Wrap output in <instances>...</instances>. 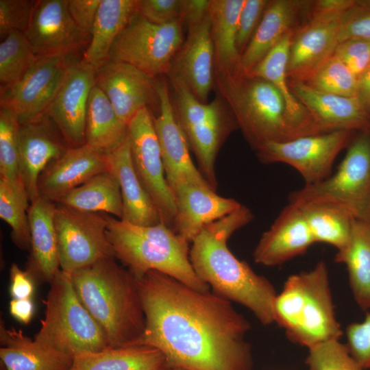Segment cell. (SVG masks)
<instances>
[{"instance_id":"20","label":"cell","mask_w":370,"mask_h":370,"mask_svg":"<svg viewBox=\"0 0 370 370\" xmlns=\"http://www.w3.org/2000/svg\"><path fill=\"white\" fill-rule=\"evenodd\" d=\"M47 114L20 123L18 128L19 176L29 195V202L39 197L38 178L53 160L69 147Z\"/></svg>"},{"instance_id":"16","label":"cell","mask_w":370,"mask_h":370,"mask_svg":"<svg viewBox=\"0 0 370 370\" xmlns=\"http://www.w3.org/2000/svg\"><path fill=\"white\" fill-rule=\"evenodd\" d=\"M157 90L159 114L153 116V123L170 188L173 193L179 187L188 184L214 190L191 159L190 147L176 119L166 80L158 79Z\"/></svg>"},{"instance_id":"29","label":"cell","mask_w":370,"mask_h":370,"mask_svg":"<svg viewBox=\"0 0 370 370\" xmlns=\"http://www.w3.org/2000/svg\"><path fill=\"white\" fill-rule=\"evenodd\" d=\"M0 358L5 370H69L73 356L31 338L23 331L0 325Z\"/></svg>"},{"instance_id":"19","label":"cell","mask_w":370,"mask_h":370,"mask_svg":"<svg viewBox=\"0 0 370 370\" xmlns=\"http://www.w3.org/2000/svg\"><path fill=\"white\" fill-rule=\"evenodd\" d=\"M24 34L38 58L69 56L88 40L73 19L68 0L36 1Z\"/></svg>"},{"instance_id":"32","label":"cell","mask_w":370,"mask_h":370,"mask_svg":"<svg viewBox=\"0 0 370 370\" xmlns=\"http://www.w3.org/2000/svg\"><path fill=\"white\" fill-rule=\"evenodd\" d=\"M245 0H210L209 17L214 47V73L234 72L241 59L236 38Z\"/></svg>"},{"instance_id":"35","label":"cell","mask_w":370,"mask_h":370,"mask_svg":"<svg viewBox=\"0 0 370 370\" xmlns=\"http://www.w3.org/2000/svg\"><path fill=\"white\" fill-rule=\"evenodd\" d=\"M334 260L346 265L358 306L370 310V223L354 219L349 242L337 251Z\"/></svg>"},{"instance_id":"3","label":"cell","mask_w":370,"mask_h":370,"mask_svg":"<svg viewBox=\"0 0 370 370\" xmlns=\"http://www.w3.org/2000/svg\"><path fill=\"white\" fill-rule=\"evenodd\" d=\"M76 293L112 347L139 345L145 317L138 281L114 257L71 273Z\"/></svg>"},{"instance_id":"27","label":"cell","mask_w":370,"mask_h":370,"mask_svg":"<svg viewBox=\"0 0 370 370\" xmlns=\"http://www.w3.org/2000/svg\"><path fill=\"white\" fill-rule=\"evenodd\" d=\"M106 157L108 171L115 176L120 186L123 202L121 219L143 226L162 222L156 206L141 184L134 168L128 136Z\"/></svg>"},{"instance_id":"13","label":"cell","mask_w":370,"mask_h":370,"mask_svg":"<svg viewBox=\"0 0 370 370\" xmlns=\"http://www.w3.org/2000/svg\"><path fill=\"white\" fill-rule=\"evenodd\" d=\"M356 132L336 130L299 137L286 142H271L256 151L264 164L284 163L302 176L305 184L321 182L332 174L337 155L347 147Z\"/></svg>"},{"instance_id":"26","label":"cell","mask_w":370,"mask_h":370,"mask_svg":"<svg viewBox=\"0 0 370 370\" xmlns=\"http://www.w3.org/2000/svg\"><path fill=\"white\" fill-rule=\"evenodd\" d=\"M310 4L296 0L269 1L234 72L248 75L286 34L294 30L299 16Z\"/></svg>"},{"instance_id":"50","label":"cell","mask_w":370,"mask_h":370,"mask_svg":"<svg viewBox=\"0 0 370 370\" xmlns=\"http://www.w3.org/2000/svg\"><path fill=\"white\" fill-rule=\"evenodd\" d=\"M349 39L370 41V15L342 23L338 34V43Z\"/></svg>"},{"instance_id":"1","label":"cell","mask_w":370,"mask_h":370,"mask_svg":"<svg viewBox=\"0 0 370 370\" xmlns=\"http://www.w3.org/2000/svg\"><path fill=\"white\" fill-rule=\"evenodd\" d=\"M137 281L145 317L139 345L186 370H251V326L230 301L157 271Z\"/></svg>"},{"instance_id":"36","label":"cell","mask_w":370,"mask_h":370,"mask_svg":"<svg viewBox=\"0 0 370 370\" xmlns=\"http://www.w3.org/2000/svg\"><path fill=\"white\" fill-rule=\"evenodd\" d=\"M57 204L82 211L109 213L120 219L123 216L120 186L115 176L108 171L73 189Z\"/></svg>"},{"instance_id":"40","label":"cell","mask_w":370,"mask_h":370,"mask_svg":"<svg viewBox=\"0 0 370 370\" xmlns=\"http://www.w3.org/2000/svg\"><path fill=\"white\" fill-rule=\"evenodd\" d=\"M304 83L317 91L343 97H356L358 79L334 55Z\"/></svg>"},{"instance_id":"33","label":"cell","mask_w":370,"mask_h":370,"mask_svg":"<svg viewBox=\"0 0 370 370\" xmlns=\"http://www.w3.org/2000/svg\"><path fill=\"white\" fill-rule=\"evenodd\" d=\"M165 362L164 356L157 349L134 345L76 352L69 370H157Z\"/></svg>"},{"instance_id":"44","label":"cell","mask_w":370,"mask_h":370,"mask_svg":"<svg viewBox=\"0 0 370 370\" xmlns=\"http://www.w3.org/2000/svg\"><path fill=\"white\" fill-rule=\"evenodd\" d=\"M358 79L370 64V41L349 39L336 46L334 54Z\"/></svg>"},{"instance_id":"49","label":"cell","mask_w":370,"mask_h":370,"mask_svg":"<svg viewBox=\"0 0 370 370\" xmlns=\"http://www.w3.org/2000/svg\"><path fill=\"white\" fill-rule=\"evenodd\" d=\"M10 293L12 299H29L34 291V277L13 263L10 271Z\"/></svg>"},{"instance_id":"17","label":"cell","mask_w":370,"mask_h":370,"mask_svg":"<svg viewBox=\"0 0 370 370\" xmlns=\"http://www.w3.org/2000/svg\"><path fill=\"white\" fill-rule=\"evenodd\" d=\"M95 71L82 60L70 62L65 79L50 104L47 114L69 147L86 144L85 129L89 96Z\"/></svg>"},{"instance_id":"30","label":"cell","mask_w":370,"mask_h":370,"mask_svg":"<svg viewBox=\"0 0 370 370\" xmlns=\"http://www.w3.org/2000/svg\"><path fill=\"white\" fill-rule=\"evenodd\" d=\"M139 0H101L82 61L95 71L108 60L111 47L138 12Z\"/></svg>"},{"instance_id":"11","label":"cell","mask_w":370,"mask_h":370,"mask_svg":"<svg viewBox=\"0 0 370 370\" xmlns=\"http://www.w3.org/2000/svg\"><path fill=\"white\" fill-rule=\"evenodd\" d=\"M54 221L62 271L71 274L100 260L114 257L106 234L107 215L56 203Z\"/></svg>"},{"instance_id":"6","label":"cell","mask_w":370,"mask_h":370,"mask_svg":"<svg viewBox=\"0 0 370 370\" xmlns=\"http://www.w3.org/2000/svg\"><path fill=\"white\" fill-rule=\"evenodd\" d=\"M274 318L288 339L310 348L339 340L326 264L319 261L310 271L291 275L274 301Z\"/></svg>"},{"instance_id":"7","label":"cell","mask_w":370,"mask_h":370,"mask_svg":"<svg viewBox=\"0 0 370 370\" xmlns=\"http://www.w3.org/2000/svg\"><path fill=\"white\" fill-rule=\"evenodd\" d=\"M169 79L176 119L195 156L199 171L217 191V157L228 136L239 129L237 121L219 95L212 101L202 103L182 81L173 77Z\"/></svg>"},{"instance_id":"9","label":"cell","mask_w":370,"mask_h":370,"mask_svg":"<svg viewBox=\"0 0 370 370\" xmlns=\"http://www.w3.org/2000/svg\"><path fill=\"white\" fill-rule=\"evenodd\" d=\"M326 203L370 223V129L356 132L336 171L289 195V204Z\"/></svg>"},{"instance_id":"12","label":"cell","mask_w":370,"mask_h":370,"mask_svg":"<svg viewBox=\"0 0 370 370\" xmlns=\"http://www.w3.org/2000/svg\"><path fill=\"white\" fill-rule=\"evenodd\" d=\"M127 136L136 175L156 206L162 221L173 230L176 200L166 179L153 115L149 108H142L133 116L128 124Z\"/></svg>"},{"instance_id":"8","label":"cell","mask_w":370,"mask_h":370,"mask_svg":"<svg viewBox=\"0 0 370 370\" xmlns=\"http://www.w3.org/2000/svg\"><path fill=\"white\" fill-rule=\"evenodd\" d=\"M34 338L61 352H96L110 346L101 328L79 299L71 274L61 269L49 283Z\"/></svg>"},{"instance_id":"53","label":"cell","mask_w":370,"mask_h":370,"mask_svg":"<svg viewBox=\"0 0 370 370\" xmlns=\"http://www.w3.org/2000/svg\"><path fill=\"white\" fill-rule=\"evenodd\" d=\"M356 97L370 114V64L358 79Z\"/></svg>"},{"instance_id":"14","label":"cell","mask_w":370,"mask_h":370,"mask_svg":"<svg viewBox=\"0 0 370 370\" xmlns=\"http://www.w3.org/2000/svg\"><path fill=\"white\" fill-rule=\"evenodd\" d=\"M70 62L66 55L38 58L18 82L1 89V108L13 111L20 123L47 114Z\"/></svg>"},{"instance_id":"37","label":"cell","mask_w":370,"mask_h":370,"mask_svg":"<svg viewBox=\"0 0 370 370\" xmlns=\"http://www.w3.org/2000/svg\"><path fill=\"white\" fill-rule=\"evenodd\" d=\"M297 206L303 214L314 243H325L338 251L347 245L354 219L345 210L326 203Z\"/></svg>"},{"instance_id":"34","label":"cell","mask_w":370,"mask_h":370,"mask_svg":"<svg viewBox=\"0 0 370 370\" xmlns=\"http://www.w3.org/2000/svg\"><path fill=\"white\" fill-rule=\"evenodd\" d=\"M124 123L105 94L95 85L88 102L85 142L97 151L106 155L119 147L127 136Z\"/></svg>"},{"instance_id":"24","label":"cell","mask_w":370,"mask_h":370,"mask_svg":"<svg viewBox=\"0 0 370 370\" xmlns=\"http://www.w3.org/2000/svg\"><path fill=\"white\" fill-rule=\"evenodd\" d=\"M314 243L300 208L289 204L262 234L253 258L256 263L277 266L304 254Z\"/></svg>"},{"instance_id":"18","label":"cell","mask_w":370,"mask_h":370,"mask_svg":"<svg viewBox=\"0 0 370 370\" xmlns=\"http://www.w3.org/2000/svg\"><path fill=\"white\" fill-rule=\"evenodd\" d=\"M158 78L136 66L108 60L96 71L95 85L105 94L121 120L128 125L142 108L157 101Z\"/></svg>"},{"instance_id":"51","label":"cell","mask_w":370,"mask_h":370,"mask_svg":"<svg viewBox=\"0 0 370 370\" xmlns=\"http://www.w3.org/2000/svg\"><path fill=\"white\" fill-rule=\"evenodd\" d=\"M210 0H182L181 19L188 27L201 23L209 12Z\"/></svg>"},{"instance_id":"22","label":"cell","mask_w":370,"mask_h":370,"mask_svg":"<svg viewBox=\"0 0 370 370\" xmlns=\"http://www.w3.org/2000/svg\"><path fill=\"white\" fill-rule=\"evenodd\" d=\"M108 171L106 155L87 144L69 147L41 173L38 182L39 197L57 203L73 189L91 177Z\"/></svg>"},{"instance_id":"45","label":"cell","mask_w":370,"mask_h":370,"mask_svg":"<svg viewBox=\"0 0 370 370\" xmlns=\"http://www.w3.org/2000/svg\"><path fill=\"white\" fill-rule=\"evenodd\" d=\"M269 2L267 0H245L240 13L236 38V49L241 56L259 25Z\"/></svg>"},{"instance_id":"54","label":"cell","mask_w":370,"mask_h":370,"mask_svg":"<svg viewBox=\"0 0 370 370\" xmlns=\"http://www.w3.org/2000/svg\"><path fill=\"white\" fill-rule=\"evenodd\" d=\"M157 370H186L181 367L168 364L166 362Z\"/></svg>"},{"instance_id":"46","label":"cell","mask_w":370,"mask_h":370,"mask_svg":"<svg viewBox=\"0 0 370 370\" xmlns=\"http://www.w3.org/2000/svg\"><path fill=\"white\" fill-rule=\"evenodd\" d=\"M346 346L356 361L364 369L370 368V312L363 321L352 323L346 328Z\"/></svg>"},{"instance_id":"4","label":"cell","mask_w":370,"mask_h":370,"mask_svg":"<svg viewBox=\"0 0 370 370\" xmlns=\"http://www.w3.org/2000/svg\"><path fill=\"white\" fill-rule=\"evenodd\" d=\"M107 220V237L114 257L137 280L149 271H157L195 290L210 291L193 268L189 243L163 222L143 226L109 215Z\"/></svg>"},{"instance_id":"52","label":"cell","mask_w":370,"mask_h":370,"mask_svg":"<svg viewBox=\"0 0 370 370\" xmlns=\"http://www.w3.org/2000/svg\"><path fill=\"white\" fill-rule=\"evenodd\" d=\"M10 314L21 323L27 324L32 319L34 312V306L31 298L12 299L9 304Z\"/></svg>"},{"instance_id":"41","label":"cell","mask_w":370,"mask_h":370,"mask_svg":"<svg viewBox=\"0 0 370 370\" xmlns=\"http://www.w3.org/2000/svg\"><path fill=\"white\" fill-rule=\"evenodd\" d=\"M17 115L11 110L0 109V178L18 180V128Z\"/></svg>"},{"instance_id":"47","label":"cell","mask_w":370,"mask_h":370,"mask_svg":"<svg viewBox=\"0 0 370 370\" xmlns=\"http://www.w3.org/2000/svg\"><path fill=\"white\" fill-rule=\"evenodd\" d=\"M182 0H139L138 12L149 22L164 25L181 19Z\"/></svg>"},{"instance_id":"39","label":"cell","mask_w":370,"mask_h":370,"mask_svg":"<svg viewBox=\"0 0 370 370\" xmlns=\"http://www.w3.org/2000/svg\"><path fill=\"white\" fill-rule=\"evenodd\" d=\"M38 59L23 32L8 33L0 44L1 89L18 82Z\"/></svg>"},{"instance_id":"48","label":"cell","mask_w":370,"mask_h":370,"mask_svg":"<svg viewBox=\"0 0 370 370\" xmlns=\"http://www.w3.org/2000/svg\"><path fill=\"white\" fill-rule=\"evenodd\" d=\"M101 0H68L69 11L84 36L90 40Z\"/></svg>"},{"instance_id":"31","label":"cell","mask_w":370,"mask_h":370,"mask_svg":"<svg viewBox=\"0 0 370 370\" xmlns=\"http://www.w3.org/2000/svg\"><path fill=\"white\" fill-rule=\"evenodd\" d=\"M294 30L288 32L248 74L263 78L282 94L288 111L304 136L323 133L309 110L292 93L286 76L289 47Z\"/></svg>"},{"instance_id":"2","label":"cell","mask_w":370,"mask_h":370,"mask_svg":"<svg viewBox=\"0 0 370 370\" xmlns=\"http://www.w3.org/2000/svg\"><path fill=\"white\" fill-rule=\"evenodd\" d=\"M254 219L246 206L205 226L192 242L189 258L198 278L212 292L249 308L264 325L275 322L276 291L264 277L256 274L229 249L227 242Z\"/></svg>"},{"instance_id":"25","label":"cell","mask_w":370,"mask_h":370,"mask_svg":"<svg viewBox=\"0 0 370 370\" xmlns=\"http://www.w3.org/2000/svg\"><path fill=\"white\" fill-rule=\"evenodd\" d=\"M174 195L177 216L173 230L189 243L205 226L241 206L236 199L221 197L212 188L190 184L179 187Z\"/></svg>"},{"instance_id":"28","label":"cell","mask_w":370,"mask_h":370,"mask_svg":"<svg viewBox=\"0 0 370 370\" xmlns=\"http://www.w3.org/2000/svg\"><path fill=\"white\" fill-rule=\"evenodd\" d=\"M56 203L38 197L29 203L28 220L31 256L28 271L50 283L60 271L54 221Z\"/></svg>"},{"instance_id":"23","label":"cell","mask_w":370,"mask_h":370,"mask_svg":"<svg viewBox=\"0 0 370 370\" xmlns=\"http://www.w3.org/2000/svg\"><path fill=\"white\" fill-rule=\"evenodd\" d=\"M288 82L292 93L309 110L323 133L370 129V114L356 97L317 91L301 81Z\"/></svg>"},{"instance_id":"15","label":"cell","mask_w":370,"mask_h":370,"mask_svg":"<svg viewBox=\"0 0 370 370\" xmlns=\"http://www.w3.org/2000/svg\"><path fill=\"white\" fill-rule=\"evenodd\" d=\"M344 14L310 10L308 21L291 38L286 66L288 79L306 82L333 56Z\"/></svg>"},{"instance_id":"43","label":"cell","mask_w":370,"mask_h":370,"mask_svg":"<svg viewBox=\"0 0 370 370\" xmlns=\"http://www.w3.org/2000/svg\"><path fill=\"white\" fill-rule=\"evenodd\" d=\"M36 1L0 0V35L4 38L12 31L26 32Z\"/></svg>"},{"instance_id":"10","label":"cell","mask_w":370,"mask_h":370,"mask_svg":"<svg viewBox=\"0 0 370 370\" xmlns=\"http://www.w3.org/2000/svg\"><path fill=\"white\" fill-rule=\"evenodd\" d=\"M183 24L182 19L154 24L138 12L114 42L108 60L130 64L153 77L167 75L184 42Z\"/></svg>"},{"instance_id":"5","label":"cell","mask_w":370,"mask_h":370,"mask_svg":"<svg viewBox=\"0 0 370 370\" xmlns=\"http://www.w3.org/2000/svg\"><path fill=\"white\" fill-rule=\"evenodd\" d=\"M214 76L218 95L255 151L268 143L306 136L291 118L282 94L270 82L235 72Z\"/></svg>"},{"instance_id":"38","label":"cell","mask_w":370,"mask_h":370,"mask_svg":"<svg viewBox=\"0 0 370 370\" xmlns=\"http://www.w3.org/2000/svg\"><path fill=\"white\" fill-rule=\"evenodd\" d=\"M29 199L20 179L0 178V217L12 230V238L23 249L30 248Z\"/></svg>"},{"instance_id":"42","label":"cell","mask_w":370,"mask_h":370,"mask_svg":"<svg viewBox=\"0 0 370 370\" xmlns=\"http://www.w3.org/2000/svg\"><path fill=\"white\" fill-rule=\"evenodd\" d=\"M308 349L306 363L309 370H364L339 340L321 343Z\"/></svg>"},{"instance_id":"21","label":"cell","mask_w":370,"mask_h":370,"mask_svg":"<svg viewBox=\"0 0 370 370\" xmlns=\"http://www.w3.org/2000/svg\"><path fill=\"white\" fill-rule=\"evenodd\" d=\"M169 77L180 79L202 103H207L214 86V47L208 15L199 24L188 27V35L175 56Z\"/></svg>"}]
</instances>
